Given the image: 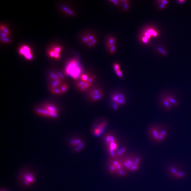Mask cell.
<instances>
[{"mask_svg":"<svg viewBox=\"0 0 191 191\" xmlns=\"http://www.w3.org/2000/svg\"><path fill=\"white\" fill-rule=\"evenodd\" d=\"M103 142L106 146L109 158L121 159L126 155L127 149L122 145L113 133L108 132L104 135Z\"/></svg>","mask_w":191,"mask_h":191,"instance_id":"1","label":"cell"},{"mask_svg":"<svg viewBox=\"0 0 191 191\" xmlns=\"http://www.w3.org/2000/svg\"><path fill=\"white\" fill-rule=\"evenodd\" d=\"M48 89L52 94L62 95L68 91L69 85L63 73L59 71H52L48 74Z\"/></svg>","mask_w":191,"mask_h":191,"instance_id":"2","label":"cell"},{"mask_svg":"<svg viewBox=\"0 0 191 191\" xmlns=\"http://www.w3.org/2000/svg\"><path fill=\"white\" fill-rule=\"evenodd\" d=\"M82 67L77 58L73 57L67 61L64 68L63 73L65 76L77 80L83 73Z\"/></svg>","mask_w":191,"mask_h":191,"instance_id":"3","label":"cell"},{"mask_svg":"<svg viewBox=\"0 0 191 191\" xmlns=\"http://www.w3.org/2000/svg\"><path fill=\"white\" fill-rule=\"evenodd\" d=\"M35 113L39 116L50 119H57L59 116L60 109L52 103H45L35 108Z\"/></svg>","mask_w":191,"mask_h":191,"instance_id":"4","label":"cell"},{"mask_svg":"<svg viewBox=\"0 0 191 191\" xmlns=\"http://www.w3.org/2000/svg\"><path fill=\"white\" fill-rule=\"evenodd\" d=\"M148 134L149 138L153 142L160 143L166 139L168 131L166 127L163 125L155 124L149 127Z\"/></svg>","mask_w":191,"mask_h":191,"instance_id":"5","label":"cell"},{"mask_svg":"<svg viewBox=\"0 0 191 191\" xmlns=\"http://www.w3.org/2000/svg\"><path fill=\"white\" fill-rule=\"evenodd\" d=\"M121 159L125 168L128 172L133 173L137 171L142 164V158L136 154H127Z\"/></svg>","mask_w":191,"mask_h":191,"instance_id":"6","label":"cell"},{"mask_svg":"<svg viewBox=\"0 0 191 191\" xmlns=\"http://www.w3.org/2000/svg\"><path fill=\"white\" fill-rule=\"evenodd\" d=\"M106 168L110 174L121 177L126 176L128 173L121 159L109 158L106 163Z\"/></svg>","mask_w":191,"mask_h":191,"instance_id":"7","label":"cell"},{"mask_svg":"<svg viewBox=\"0 0 191 191\" xmlns=\"http://www.w3.org/2000/svg\"><path fill=\"white\" fill-rule=\"evenodd\" d=\"M96 78L95 75L83 72L79 78L75 81V87L80 92H87L91 89Z\"/></svg>","mask_w":191,"mask_h":191,"instance_id":"8","label":"cell"},{"mask_svg":"<svg viewBox=\"0 0 191 191\" xmlns=\"http://www.w3.org/2000/svg\"><path fill=\"white\" fill-rule=\"evenodd\" d=\"M159 104L163 109L170 111L178 105V101L174 96L167 94L161 97L159 100Z\"/></svg>","mask_w":191,"mask_h":191,"instance_id":"9","label":"cell"},{"mask_svg":"<svg viewBox=\"0 0 191 191\" xmlns=\"http://www.w3.org/2000/svg\"><path fill=\"white\" fill-rule=\"evenodd\" d=\"M111 106L112 109L117 110L120 107L123 106L126 103V99L125 95L120 92H114L110 96Z\"/></svg>","mask_w":191,"mask_h":191,"instance_id":"10","label":"cell"},{"mask_svg":"<svg viewBox=\"0 0 191 191\" xmlns=\"http://www.w3.org/2000/svg\"><path fill=\"white\" fill-rule=\"evenodd\" d=\"M108 125V121L104 118H101L96 121L92 126V132L93 135L95 136H100L103 134Z\"/></svg>","mask_w":191,"mask_h":191,"instance_id":"11","label":"cell"},{"mask_svg":"<svg viewBox=\"0 0 191 191\" xmlns=\"http://www.w3.org/2000/svg\"><path fill=\"white\" fill-rule=\"evenodd\" d=\"M80 39L82 44L90 48L95 46L98 43L96 36L92 33L88 32L83 33L80 36Z\"/></svg>","mask_w":191,"mask_h":191,"instance_id":"12","label":"cell"},{"mask_svg":"<svg viewBox=\"0 0 191 191\" xmlns=\"http://www.w3.org/2000/svg\"><path fill=\"white\" fill-rule=\"evenodd\" d=\"M62 51V47L60 45L54 44L47 49L46 54L51 59L59 60H60Z\"/></svg>","mask_w":191,"mask_h":191,"instance_id":"13","label":"cell"},{"mask_svg":"<svg viewBox=\"0 0 191 191\" xmlns=\"http://www.w3.org/2000/svg\"><path fill=\"white\" fill-rule=\"evenodd\" d=\"M104 96L103 89L99 88L91 89L88 92L87 97L89 100L93 103L98 102Z\"/></svg>","mask_w":191,"mask_h":191,"instance_id":"14","label":"cell"},{"mask_svg":"<svg viewBox=\"0 0 191 191\" xmlns=\"http://www.w3.org/2000/svg\"><path fill=\"white\" fill-rule=\"evenodd\" d=\"M18 53L27 60L32 61L33 60V50L28 45H21L18 49Z\"/></svg>","mask_w":191,"mask_h":191,"instance_id":"15","label":"cell"},{"mask_svg":"<svg viewBox=\"0 0 191 191\" xmlns=\"http://www.w3.org/2000/svg\"><path fill=\"white\" fill-rule=\"evenodd\" d=\"M0 38L1 42L3 44H9L12 42L10 31L9 28L4 24H1Z\"/></svg>","mask_w":191,"mask_h":191,"instance_id":"16","label":"cell"},{"mask_svg":"<svg viewBox=\"0 0 191 191\" xmlns=\"http://www.w3.org/2000/svg\"><path fill=\"white\" fill-rule=\"evenodd\" d=\"M70 145L71 147L75 152H79L82 151L85 147L84 141L79 138H72L70 141Z\"/></svg>","mask_w":191,"mask_h":191,"instance_id":"17","label":"cell"},{"mask_svg":"<svg viewBox=\"0 0 191 191\" xmlns=\"http://www.w3.org/2000/svg\"><path fill=\"white\" fill-rule=\"evenodd\" d=\"M169 174L176 178H182L185 177V174L183 172L180 171L176 166L174 165H170L169 166L168 169Z\"/></svg>","mask_w":191,"mask_h":191,"instance_id":"18","label":"cell"},{"mask_svg":"<svg viewBox=\"0 0 191 191\" xmlns=\"http://www.w3.org/2000/svg\"><path fill=\"white\" fill-rule=\"evenodd\" d=\"M159 35V33L157 30L153 28H148L142 33V35L145 36L148 39H150L152 37L156 38Z\"/></svg>","mask_w":191,"mask_h":191,"instance_id":"19","label":"cell"},{"mask_svg":"<svg viewBox=\"0 0 191 191\" xmlns=\"http://www.w3.org/2000/svg\"><path fill=\"white\" fill-rule=\"evenodd\" d=\"M23 180L26 185L29 186L32 185L35 181V177L31 172H26L23 176Z\"/></svg>","mask_w":191,"mask_h":191,"instance_id":"20","label":"cell"},{"mask_svg":"<svg viewBox=\"0 0 191 191\" xmlns=\"http://www.w3.org/2000/svg\"><path fill=\"white\" fill-rule=\"evenodd\" d=\"M61 10L64 12L65 14L68 15V16L73 17L75 15V12L71 8L66 6H62L61 7Z\"/></svg>","mask_w":191,"mask_h":191,"instance_id":"21","label":"cell"},{"mask_svg":"<svg viewBox=\"0 0 191 191\" xmlns=\"http://www.w3.org/2000/svg\"><path fill=\"white\" fill-rule=\"evenodd\" d=\"M116 42V39L115 37H109L106 42V46H107V48L109 49L111 46L115 45Z\"/></svg>","mask_w":191,"mask_h":191,"instance_id":"22","label":"cell"},{"mask_svg":"<svg viewBox=\"0 0 191 191\" xmlns=\"http://www.w3.org/2000/svg\"><path fill=\"white\" fill-rule=\"evenodd\" d=\"M157 2H158L159 8L160 10L164 9L169 3V1L167 0H160V1H158Z\"/></svg>","mask_w":191,"mask_h":191,"instance_id":"23","label":"cell"},{"mask_svg":"<svg viewBox=\"0 0 191 191\" xmlns=\"http://www.w3.org/2000/svg\"><path fill=\"white\" fill-rule=\"evenodd\" d=\"M120 2L122 4L123 10L125 11L128 10L129 8V1H126V0H124V1H120Z\"/></svg>","mask_w":191,"mask_h":191,"instance_id":"24","label":"cell"},{"mask_svg":"<svg viewBox=\"0 0 191 191\" xmlns=\"http://www.w3.org/2000/svg\"><path fill=\"white\" fill-rule=\"evenodd\" d=\"M108 50H109V53L110 54H111V55L115 54L116 51V45H114L112 46L110 48H109V49H108Z\"/></svg>","mask_w":191,"mask_h":191,"instance_id":"25","label":"cell"},{"mask_svg":"<svg viewBox=\"0 0 191 191\" xmlns=\"http://www.w3.org/2000/svg\"><path fill=\"white\" fill-rule=\"evenodd\" d=\"M157 51L159 53L161 54L162 55L165 56L167 55V51H166L165 50L161 48V47H158V48H157Z\"/></svg>","mask_w":191,"mask_h":191,"instance_id":"26","label":"cell"},{"mask_svg":"<svg viewBox=\"0 0 191 191\" xmlns=\"http://www.w3.org/2000/svg\"><path fill=\"white\" fill-rule=\"evenodd\" d=\"M140 39L141 40V42L145 44H149V39H148L147 38H146L145 36L141 35L140 37Z\"/></svg>","mask_w":191,"mask_h":191,"instance_id":"27","label":"cell"},{"mask_svg":"<svg viewBox=\"0 0 191 191\" xmlns=\"http://www.w3.org/2000/svg\"><path fill=\"white\" fill-rule=\"evenodd\" d=\"M113 68H114V71L116 72L117 71L119 70H120V65L118 63H114L113 64Z\"/></svg>","mask_w":191,"mask_h":191,"instance_id":"28","label":"cell"},{"mask_svg":"<svg viewBox=\"0 0 191 191\" xmlns=\"http://www.w3.org/2000/svg\"><path fill=\"white\" fill-rule=\"evenodd\" d=\"M116 75L120 78H122L123 77V73H122V72L120 70L116 72Z\"/></svg>","mask_w":191,"mask_h":191,"instance_id":"29","label":"cell"},{"mask_svg":"<svg viewBox=\"0 0 191 191\" xmlns=\"http://www.w3.org/2000/svg\"><path fill=\"white\" fill-rule=\"evenodd\" d=\"M109 2H111L112 4L116 6H119L120 4V1H110Z\"/></svg>","mask_w":191,"mask_h":191,"instance_id":"30","label":"cell"},{"mask_svg":"<svg viewBox=\"0 0 191 191\" xmlns=\"http://www.w3.org/2000/svg\"><path fill=\"white\" fill-rule=\"evenodd\" d=\"M185 1H177V2L178 4H184L185 3Z\"/></svg>","mask_w":191,"mask_h":191,"instance_id":"31","label":"cell"},{"mask_svg":"<svg viewBox=\"0 0 191 191\" xmlns=\"http://www.w3.org/2000/svg\"></svg>","mask_w":191,"mask_h":191,"instance_id":"32","label":"cell"}]
</instances>
